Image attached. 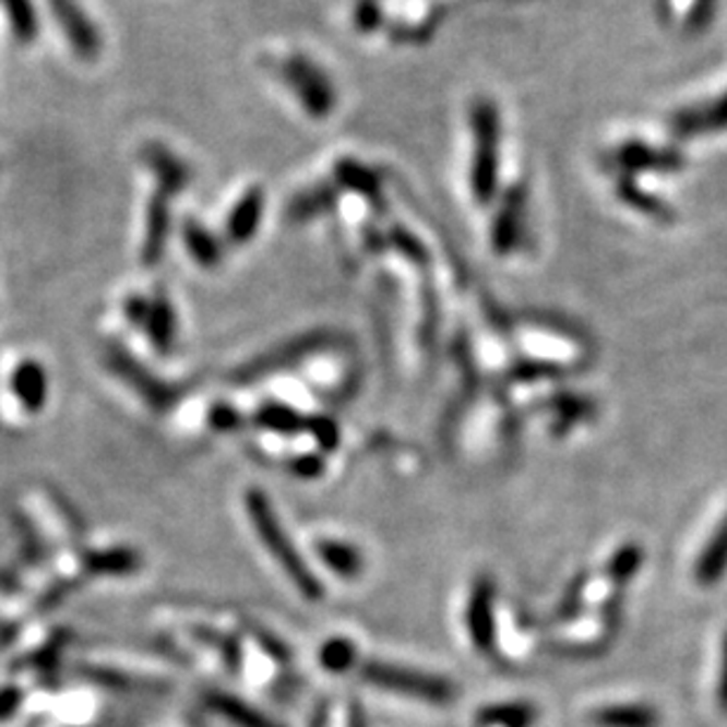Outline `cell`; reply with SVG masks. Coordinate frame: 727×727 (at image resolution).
<instances>
[{
  "instance_id": "1",
  "label": "cell",
  "mask_w": 727,
  "mask_h": 727,
  "mask_svg": "<svg viewBox=\"0 0 727 727\" xmlns=\"http://www.w3.org/2000/svg\"><path fill=\"white\" fill-rule=\"evenodd\" d=\"M246 511H249V515H251V522H253V527L260 536V541L267 546V550L272 552L274 560L282 564V570L290 576V581H294L296 588L308 600L322 598V586H319V581L310 572V567L302 562L300 552L296 550V546L290 544V539L284 534L279 520H276L272 505L265 499V493L258 491V489L246 491Z\"/></svg>"
},
{
  "instance_id": "2",
  "label": "cell",
  "mask_w": 727,
  "mask_h": 727,
  "mask_svg": "<svg viewBox=\"0 0 727 727\" xmlns=\"http://www.w3.org/2000/svg\"><path fill=\"white\" fill-rule=\"evenodd\" d=\"M475 128V162H473V192L479 203H489L499 182V111L487 99L473 107Z\"/></svg>"
},
{
  "instance_id": "3",
  "label": "cell",
  "mask_w": 727,
  "mask_h": 727,
  "mask_svg": "<svg viewBox=\"0 0 727 727\" xmlns=\"http://www.w3.org/2000/svg\"><path fill=\"white\" fill-rule=\"evenodd\" d=\"M361 678L378 690L397 692V694L414 696V700H424V702H432V704H446L456 696L454 682H449L438 676L409 671V668L390 666V664H378V662L364 664Z\"/></svg>"
},
{
  "instance_id": "4",
  "label": "cell",
  "mask_w": 727,
  "mask_h": 727,
  "mask_svg": "<svg viewBox=\"0 0 727 727\" xmlns=\"http://www.w3.org/2000/svg\"><path fill=\"white\" fill-rule=\"evenodd\" d=\"M52 17L64 32L71 50L83 60H95L102 52V36L88 14L83 12L79 0H48Z\"/></svg>"
},
{
  "instance_id": "5",
  "label": "cell",
  "mask_w": 727,
  "mask_h": 727,
  "mask_svg": "<svg viewBox=\"0 0 727 727\" xmlns=\"http://www.w3.org/2000/svg\"><path fill=\"white\" fill-rule=\"evenodd\" d=\"M284 76L294 85L296 95L300 97L302 107L314 116H324L333 109V91L329 81L319 69L312 67V62L302 60V57H290L284 62Z\"/></svg>"
},
{
  "instance_id": "6",
  "label": "cell",
  "mask_w": 727,
  "mask_h": 727,
  "mask_svg": "<svg viewBox=\"0 0 727 727\" xmlns=\"http://www.w3.org/2000/svg\"><path fill=\"white\" fill-rule=\"evenodd\" d=\"M468 633L479 652H493V640H497V621H493V584L482 576L475 581L473 595L468 603Z\"/></svg>"
},
{
  "instance_id": "7",
  "label": "cell",
  "mask_w": 727,
  "mask_h": 727,
  "mask_svg": "<svg viewBox=\"0 0 727 727\" xmlns=\"http://www.w3.org/2000/svg\"><path fill=\"white\" fill-rule=\"evenodd\" d=\"M727 572V513L694 562V579L700 586H716Z\"/></svg>"
},
{
  "instance_id": "8",
  "label": "cell",
  "mask_w": 727,
  "mask_h": 727,
  "mask_svg": "<svg viewBox=\"0 0 727 727\" xmlns=\"http://www.w3.org/2000/svg\"><path fill=\"white\" fill-rule=\"evenodd\" d=\"M206 704L215 711L217 716H223L231 725L237 727H286L284 723L270 718L263 711L246 704L239 696H231L225 692H211L206 696Z\"/></svg>"
},
{
  "instance_id": "9",
  "label": "cell",
  "mask_w": 727,
  "mask_h": 727,
  "mask_svg": "<svg viewBox=\"0 0 727 727\" xmlns=\"http://www.w3.org/2000/svg\"><path fill=\"white\" fill-rule=\"evenodd\" d=\"M522 213H525V194H522V189H511L503 201L501 213L493 221V249L501 255L511 251L520 239Z\"/></svg>"
},
{
  "instance_id": "10",
  "label": "cell",
  "mask_w": 727,
  "mask_h": 727,
  "mask_svg": "<svg viewBox=\"0 0 727 727\" xmlns=\"http://www.w3.org/2000/svg\"><path fill=\"white\" fill-rule=\"evenodd\" d=\"M591 723L595 727H662V716L647 704H617L593 711Z\"/></svg>"
},
{
  "instance_id": "11",
  "label": "cell",
  "mask_w": 727,
  "mask_h": 727,
  "mask_svg": "<svg viewBox=\"0 0 727 727\" xmlns=\"http://www.w3.org/2000/svg\"><path fill=\"white\" fill-rule=\"evenodd\" d=\"M260 215H263V192L253 189V192H249L237 203V208L229 215L227 221L229 241L235 243L249 241L260 225Z\"/></svg>"
},
{
  "instance_id": "12",
  "label": "cell",
  "mask_w": 727,
  "mask_h": 727,
  "mask_svg": "<svg viewBox=\"0 0 727 727\" xmlns=\"http://www.w3.org/2000/svg\"><path fill=\"white\" fill-rule=\"evenodd\" d=\"M676 128L682 135L714 133V130L727 128V93L720 99H716V105L682 111L676 119Z\"/></svg>"
},
{
  "instance_id": "13",
  "label": "cell",
  "mask_w": 727,
  "mask_h": 727,
  "mask_svg": "<svg viewBox=\"0 0 727 727\" xmlns=\"http://www.w3.org/2000/svg\"><path fill=\"white\" fill-rule=\"evenodd\" d=\"M324 341H329V336H324V333H314V336H305V338H300L296 343L286 345L284 350H279V353H272L267 357H260L253 364V369H246L243 376L246 378H255V376H265V373H270L274 369H282V367H286L288 361H296V359L305 357V355H308L312 350V347H319Z\"/></svg>"
},
{
  "instance_id": "14",
  "label": "cell",
  "mask_w": 727,
  "mask_h": 727,
  "mask_svg": "<svg viewBox=\"0 0 727 727\" xmlns=\"http://www.w3.org/2000/svg\"><path fill=\"white\" fill-rule=\"evenodd\" d=\"M536 711L527 702H515V704H499V706H487L477 714V720L482 727H532L536 723Z\"/></svg>"
},
{
  "instance_id": "15",
  "label": "cell",
  "mask_w": 727,
  "mask_h": 727,
  "mask_svg": "<svg viewBox=\"0 0 727 727\" xmlns=\"http://www.w3.org/2000/svg\"><path fill=\"white\" fill-rule=\"evenodd\" d=\"M645 560V550L640 544H623L612 560L607 562V579L609 584L615 586V591H623L627 588L631 581L635 579V574L640 572V567H643Z\"/></svg>"
},
{
  "instance_id": "16",
  "label": "cell",
  "mask_w": 727,
  "mask_h": 727,
  "mask_svg": "<svg viewBox=\"0 0 727 727\" xmlns=\"http://www.w3.org/2000/svg\"><path fill=\"white\" fill-rule=\"evenodd\" d=\"M317 552H319V558L326 562L329 570H333L343 579H355L364 567L359 552L353 546L341 544V541L317 544Z\"/></svg>"
},
{
  "instance_id": "17",
  "label": "cell",
  "mask_w": 727,
  "mask_h": 727,
  "mask_svg": "<svg viewBox=\"0 0 727 727\" xmlns=\"http://www.w3.org/2000/svg\"><path fill=\"white\" fill-rule=\"evenodd\" d=\"M548 406L558 414V424H560L558 432L570 430L572 426L579 424V420H586L595 414L593 400L574 395V392H560V395L550 400Z\"/></svg>"
},
{
  "instance_id": "18",
  "label": "cell",
  "mask_w": 727,
  "mask_h": 727,
  "mask_svg": "<svg viewBox=\"0 0 727 727\" xmlns=\"http://www.w3.org/2000/svg\"><path fill=\"white\" fill-rule=\"evenodd\" d=\"M144 158H147V164L154 168L156 176L162 178V184L164 189H168V192H178V189L184 187L187 168L178 162V158H172L170 152L158 147V144H152Z\"/></svg>"
},
{
  "instance_id": "19",
  "label": "cell",
  "mask_w": 727,
  "mask_h": 727,
  "mask_svg": "<svg viewBox=\"0 0 727 727\" xmlns=\"http://www.w3.org/2000/svg\"><path fill=\"white\" fill-rule=\"evenodd\" d=\"M3 10L17 40L32 43L38 36V17L32 0H3Z\"/></svg>"
},
{
  "instance_id": "20",
  "label": "cell",
  "mask_w": 727,
  "mask_h": 727,
  "mask_svg": "<svg viewBox=\"0 0 727 727\" xmlns=\"http://www.w3.org/2000/svg\"><path fill=\"white\" fill-rule=\"evenodd\" d=\"M162 196L164 194H158V199H154L152 208H150L147 243H144V258H147V263H154V260L162 258V249H164L166 231H168V208Z\"/></svg>"
},
{
  "instance_id": "21",
  "label": "cell",
  "mask_w": 727,
  "mask_h": 727,
  "mask_svg": "<svg viewBox=\"0 0 727 727\" xmlns=\"http://www.w3.org/2000/svg\"><path fill=\"white\" fill-rule=\"evenodd\" d=\"M619 164L631 168V170H637V168H666V170H671V168L680 166L676 156L657 154L652 150L640 147V144H629V147H623L619 152Z\"/></svg>"
},
{
  "instance_id": "22",
  "label": "cell",
  "mask_w": 727,
  "mask_h": 727,
  "mask_svg": "<svg viewBox=\"0 0 727 727\" xmlns=\"http://www.w3.org/2000/svg\"><path fill=\"white\" fill-rule=\"evenodd\" d=\"M355 659H357V649L350 640H345V637L329 640V643L322 647V652H319V664H322L331 674L350 671Z\"/></svg>"
},
{
  "instance_id": "23",
  "label": "cell",
  "mask_w": 727,
  "mask_h": 727,
  "mask_svg": "<svg viewBox=\"0 0 727 727\" xmlns=\"http://www.w3.org/2000/svg\"><path fill=\"white\" fill-rule=\"evenodd\" d=\"M184 241L189 246V251H192V255L199 260L201 265H215L217 260H221V249H217V241L201 225L187 223L184 225Z\"/></svg>"
},
{
  "instance_id": "24",
  "label": "cell",
  "mask_w": 727,
  "mask_h": 727,
  "mask_svg": "<svg viewBox=\"0 0 727 727\" xmlns=\"http://www.w3.org/2000/svg\"><path fill=\"white\" fill-rule=\"evenodd\" d=\"M255 420H258V426H263L274 432H296L305 424V420L294 409H288V406H279V404L263 406Z\"/></svg>"
},
{
  "instance_id": "25",
  "label": "cell",
  "mask_w": 727,
  "mask_h": 727,
  "mask_svg": "<svg viewBox=\"0 0 727 727\" xmlns=\"http://www.w3.org/2000/svg\"><path fill=\"white\" fill-rule=\"evenodd\" d=\"M336 172H338V178H341V182L345 187L355 189V192L364 194V196L371 199V201L378 199V182H376V178L364 166H359L355 162H343V164H338Z\"/></svg>"
},
{
  "instance_id": "26",
  "label": "cell",
  "mask_w": 727,
  "mask_h": 727,
  "mask_svg": "<svg viewBox=\"0 0 727 727\" xmlns=\"http://www.w3.org/2000/svg\"><path fill=\"white\" fill-rule=\"evenodd\" d=\"M619 194L623 196V201H629L633 208L643 211V213H647V215H652V217H657V221H662V223H671V221H674V211L668 208L666 203H662L659 199H654V196H649V194H645V192H640L637 187H633V184H629V182H627V184H621Z\"/></svg>"
},
{
  "instance_id": "27",
  "label": "cell",
  "mask_w": 727,
  "mask_h": 727,
  "mask_svg": "<svg viewBox=\"0 0 727 727\" xmlns=\"http://www.w3.org/2000/svg\"><path fill=\"white\" fill-rule=\"evenodd\" d=\"M586 584H588V576L586 574H579L572 581L570 588H567V593H564V598H562L560 607H558V615H556L558 621H570V619H574L579 615L581 605H584Z\"/></svg>"
},
{
  "instance_id": "28",
  "label": "cell",
  "mask_w": 727,
  "mask_h": 727,
  "mask_svg": "<svg viewBox=\"0 0 727 727\" xmlns=\"http://www.w3.org/2000/svg\"><path fill=\"white\" fill-rule=\"evenodd\" d=\"M152 331H154V341L162 345V347H168L170 343V336H172V312L168 305L162 300L154 308V319H152Z\"/></svg>"
},
{
  "instance_id": "29",
  "label": "cell",
  "mask_w": 727,
  "mask_h": 727,
  "mask_svg": "<svg viewBox=\"0 0 727 727\" xmlns=\"http://www.w3.org/2000/svg\"><path fill=\"white\" fill-rule=\"evenodd\" d=\"M326 196H331V192H326V189H319V192H314V194L300 196V199L296 201V206H294V215H298V217H310V215H314L317 211L326 208L329 203H331V199H326Z\"/></svg>"
},
{
  "instance_id": "30",
  "label": "cell",
  "mask_w": 727,
  "mask_h": 727,
  "mask_svg": "<svg viewBox=\"0 0 727 727\" xmlns=\"http://www.w3.org/2000/svg\"><path fill=\"white\" fill-rule=\"evenodd\" d=\"M716 702H718L720 714L727 716V633L723 637V647H720V674H718Z\"/></svg>"
},
{
  "instance_id": "31",
  "label": "cell",
  "mask_w": 727,
  "mask_h": 727,
  "mask_svg": "<svg viewBox=\"0 0 727 727\" xmlns=\"http://www.w3.org/2000/svg\"><path fill=\"white\" fill-rule=\"evenodd\" d=\"M312 430L317 432V440L324 449H336L338 444V428L326 418H317L312 424Z\"/></svg>"
},
{
  "instance_id": "32",
  "label": "cell",
  "mask_w": 727,
  "mask_h": 727,
  "mask_svg": "<svg viewBox=\"0 0 727 727\" xmlns=\"http://www.w3.org/2000/svg\"><path fill=\"white\" fill-rule=\"evenodd\" d=\"M213 426L215 428H221V430H231V428H237L239 426V414L235 409H229V406H215L213 409Z\"/></svg>"
},
{
  "instance_id": "33",
  "label": "cell",
  "mask_w": 727,
  "mask_h": 727,
  "mask_svg": "<svg viewBox=\"0 0 727 727\" xmlns=\"http://www.w3.org/2000/svg\"><path fill=\"white\" fill-rule=\"evenodd\" d=\"M294 470L298 473V475H302V477H312V475H319V473H322V463H319L317 458H298L296 463H294Z\"/></svg>"
},
{
  "instance_id": "34",
  "label": "cell",
  "mask_w": 727,
  "mask_h": 727,
  "mask_svg": "<svg viewBox=\"0 0 727 727\" xmlns=\"http://www.w3.org/2000/svg\"><path fill=\"white\" fill-rule=\"evenodd\" d=\"M716 0H696L694 12H692V22L694 24H704L708 20V14L714 12Z\"/></svg>"
},
{
  "instance_id": "35",
  "label": "cell",
  "mask_w": 727,
  "mask_h": 727,
  "mask_svg": "<svg viewBox=\"0 0 727 727\" xmlns=\"http://www.w3.org/2000/svg\"><path fill=\"white\" fill-rule=\"evenodd\" d=\"M347 723H350V727H367V716H364V711L357 702H353L350 706V714H347Z\"/></svg>"
},
{
  "instance_id": "36",
  "label": "cell",
  "mask_w": 727,
  "mask_h": 727,
  "mask_svg": "<svg viewBox=\"0 0 727 727\" xmlns=\"http://www.w3.org/2000/svg\"><path fill=\"white\" fill-rule=\"evenodd\" d=\"M310 727H329V704L326 706L322 704L317 708V714H314Z\"/></svg>"
}]
</instances>
